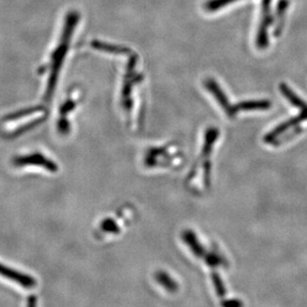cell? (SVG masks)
I'll return each instance as SVG.
<instances>
[{"label": "cell", "mask_w": 307, "mask_h": 307, "mask_svg": "<svg viewBox=\"0 0 307 307\" xmlns=\"http://www.w3.org/2000/svg\"><path fill=\"white\" fill-rule=\"evenodd\" d=\"M271 23V0H262V19L256 38V44L259 48H264L269 45L268 30Z\"/></svg>", "instance_id": "1"}, {"label": "cell", "mask_w": 307, "mask_h": 307, "mask_svg": "<svg viewBox=\"0 0 307 307\" xmlns=\"http://www.w3.org/2000/svg\"><path fill=\"white\" fill-rule=\"evenodd\" d=\"M0 275L4 276L7 279H10L25 289H31L36 285V280L30 275L23 274L17 271H14L10 268H7L0 263Z\"/></svg>", "instance_id": "2"}, {"label": "cell", "mask_w": 307, "mask_h": 307, "mask_svg": "<svg viewBox=\"0 0 307 307\" xmlns=\"http://www.w3.org/2000/svg\"><path fill=\"white\" fill-rule=\"evenodd\" d=\"M16 163L18 166H23V165H38V166H43L44 168H46L48 171H51V172H55L57 170L55 163H52L51 161H49L47 159H45L43 156H41L39 154L18 158L16 160Z\"/></svg>", "instance_id": "3"}, {"label": "cell", "mask_w": 307, "mask_h": 307, "mask_svg": "<svg viewBox=\"0 0 307 307\" xmlns=\"http://www.w3.org/2000/svg\"><path fill=\"white\" fill-rule=\"evenodd\" d=\"M182 239L190 247L191 251L197 257H199V258L204 257L207 252H206L204 248L200 244L197 235H195L192 231H185L182 234Z\"/></svg>", "instance_id": "4"}, {"label": "cell", "mask_w": 307, "mask_h": 307, "mask_svg": "<svg viewBox=\"0 0 307 307\" xmlns=\"http://www.w3.org/2000/svg\"><path fill=\"white\" fill-rule=\"evenodd\" d=\"M156 280L169 292H176L178 290L177 282L165 271H158L155 275Z\"/></svg>", "instance_id": "5"}, {"label": "cell", "mask_w": 307, "mask_h": 307, "mask_svg": "<svg viewBox=\"0 0 307 307\" xmlns=\"http://www.w3.org/2000/svg\"><path fill=\"white\" fill-rule=\"evenodd\" d=\"M280 90L285 95V97L289 99V101L296 107H298L301 110H307V104H305L300 98H298L292 91L288 88L284 84L280 85Z\"/></svg>", "instance_id": "6"}, {"label": "cell", "mask_w": 307, "mask_h": 307, "mask_svg": "<svg viewBox=\"0 0 307 307\" xmlns=\"http://www.w3.org/2000/svg\"><path fill=\"white\" fill-rule=\"evenodd\" d=\"M203 258H204V261L207 262V264L211 268H217V267L224 264V259L217 253H207Z\"/></svg>", "instance_id": "7"}, {"label": "cell", "mask_w": 307, "mask_h": 307, "mask_svg": "<svg viewBox=\"0 0 307 307\" xmlns=\"http://www.w3.org/2000/svg\"><path fill=\"white\" fill-rule=\"evenodd\" d=\"M237 0H210L208 1V3L206 4V8L208 11H217L218 9H220L221 7L229 5L233 2H235Z\"/></svg>", "instance_id": "8"}, {"label": "cell", "mask_w": 307, "mask_h": 307, "mask_svg": "<svg viewBox=\"0 0 307 307\" xmlns=\"http://www.w3.org/2000/svg\"><path fill=\"white\" fill-rule=\"evenodd\" d=\"M212 278H213V283H214V286L216 289L217 295L219 297H223L226 295V289H224V285L221 281L220 276L217 274V272H213Z\"/></svg>", "instance_id": "9"}, {"label": "cell", "mask_w": 307, "mask_h": 307, "mask_svg": "<svg viewBox=\"0 0 307 307\" xmlns=\"http://www.w3.org/2000/svg\"><path fill=\"white\" fill-rule=\"evenodd\" d=\"M101 228L104 232H107V233H111V234H118L119 233V228H118L117 223L111 218H107V219L103 220V222L101 224Z\"/></svg>", "instance_id": "10"}, {"label": "cell", "mask_w": 307, "mask_h": 307, "mask_svg": "<svg viewBox=\"0 0 307 307\" xmlns=\"http://www.w3.org/2000/svg\"><path fill=\"white\" fill-rule=\"evenodd\" d=\"M221 307H243V303L238 299H229L221 302Z\"/></svg>", "instance_id": "11"}, {"label": "cell", "mask_w": 307, "mask_h": 307, "mask_svg": "<svg viewBox=\"0 0 307 307\" xmlns=\"http://www.w3.org/2000/svg\"><path fill=\"white\" fill-rule=\"evenodd\" d=\"M26 307H37V297L35 295H30L28 297Z\"/></svg>", "instance_id": "12"}]
</instances>
